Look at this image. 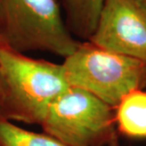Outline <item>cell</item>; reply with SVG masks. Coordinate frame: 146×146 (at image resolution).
Wrapping results in <instances>:
<instances>
[{"instance_id":"obj_1","label":"cell","mask_w":146,"mask_h":146,"mask_svg":"<svg viewBox=\"0 0 146 146\" xmlns=\"http://www.w3.org/2000/svg\"><path fill=\"white\" fill-rule=\"evenodd\" d=\"M3 95L0 117L41 125L53 102L70 86L62 64L30 57L0 44Z\"/></svg>"},{"instance_id":"obj_2","label":"cell","mask_w":146,"mask_h":146,"mask_svg":"<svg viewBox=\"0 0 146 146\" xmlns=\"http://www.w3.org/2000/svg\"><path fill=\"white\" fill-rule=\"evenodd\" d=\"M0 38L21 53L45 51L64 59L81 44L69 31L57 0H0Z\"/></svg>"},{"instance_id":"obj_3","label":"cell","mask_w":146,"mask_h":146,"mask_svg":"<svg viewBox=\"0 0 146 146\" xmlns=\"http://www.w3.org/2000/svg\"><path fill=\"white\" fill-rule=\"evenodd\" d=\"M62 66L69 86L94 95L113 108L128 93L146 87L144 63L89 41L81 42Z\"/></svg>"},{"instance_id":"obj_4","label":"cell","mask_w":146,"mask_h":146,"mask_svg":"<svg viewBox=\"0 0 146 146\" xmlns=\"http://www.w3.org/2000/svg\"><path fill=\"white\" fill-rule=\"evenodd\" d=\"M41 128L66 146H119L115 108L70 86L53 102Z\"/></svg>"},{"instance_id":"obj_5","label":"cell","mask_w":146,"mask_h":146,"mask_svg":"<svg viewBox=\"0 0 146 146\" xmlns=\"http://www.w3.org/2000/svg\"><path fill=\"white\" fill-rule=\"evenodd\" d=\"M88 41L146 65V14L133 0H106Z\"/></svg>"},{"instance_id":"obj_6","label":"cell","mask_w":146,"mask_h":146,"mask_svg":"<svg viewBox=\"0 0 146 146\" xmlns=\"http://www.w3.org/2000/svg\"><path fill=\"white\" fill-rule=\"evenodd\" d=\"M119 134L129 139H146V90L137 89L125 95L115 107Z\"/></svg>"},{"instance_id":"obj_7","label":"cell","mask_w":146,"mask_h":146,"mask_svg":"<svg viewBox=\"0 0 146 146\" xmlns=\"http://www.w3.org/2000/svg\"><path fill=\"white\" fill-rule=\"evenodd\" d=\"M106 0H65L66 24L73 36L88 41Z\"/></svg>"},{"instance_id":"obj_8","label":"cell","mask_w":146,"mask_h":146,"mask_svg":"<svg viewBox=\"0 0 146 146\" xmlns=\"http://www.w3.org/2000/svg\"><path fill=\"white\" fill-rule=\"evenodd\" d=\"M0 146H66L46 133L22 128L0 117Z\"/></svg>"},{"instance_id":"obj_9","label":"cell","mask_w":146,"mask_h":146,"mask_svg":"<svg viewBox=\"0 0 146 146\" xmlns=\"http://www.w3.org/2000/svg\"><path fill=\"white\" fill-rule=\"evenodd\" d=\"M146 14V0H133Z\"/></svg>"},{"instance_id":"obj_10","label":"cell","mask_w":146,"mask_h":146,"mask_svg":"<svg viewBox=\"0 0 146 146\" xmlns=\"http://www.w3.org/2000/svg\"><path fill=\"white\" fill-rule=\"evenodd\" d=\"M0 44H3L0 38ZM2 95H3V87H2V81L1 77H0V109H1V102H2Z\"/></svg>"}]
</instances>
